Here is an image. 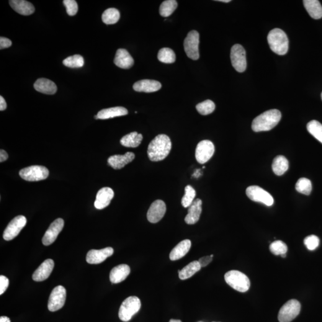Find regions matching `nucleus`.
I'll use <instances>...</instances> for the list:
<instances>
[{
	"label": "nucleus",
	"mask_w": 322,
	"mask_h": 322,
	"mask_svg": "<svg viewBox=\"0 0 322 322\" xmlns=\"http://www.w3.org/2000/svg\"><path fill=\"white\" fill-rule=\"evenodd\" d=\"M171 141L168 136L159 135L149 143L148 154L149 159L153 162L164 160L171 150Z\"/></svg>",
	"instance_id": "obj_1"
},
{
	"label": "nucleus",
	"mask_w": 322,
	"mask_h": 322,
	"mask_svg": "<svg viewBox=\"0 0 322 322\" xmlns=\"http://www.w3.org/2000/svg\"><path fill=\"white\" fill-rule=\"evenodd\" d=\"M281 113L277 109L267 110L252 121V129L255 132L271 130L281 120Z\"/></svg>",
	"instance_id": "obj_2"
},
{
	"label": "nucleus",
	"mask_w": 322,
	"mask_h": 322,
	"mask_svg": "<svg viewBox=\"0 0 322 322\" xmlns=\"http://www.w3.org/2000/svg\"><path fill=\"white\" fill-rule=\"evenodd\" d=\"M270 48L278 55H285L289 48V40L287 34L279 28L270 31L267 37Z\"/></svg>",
	"instance_id": "obj_3"
},
{
	"label": "nucleus",
	"mask_w": 322,
	"mask_h": 322,
	"mask_svg": "<svg viewBox=\"0 0 322 322\" xmlns=\"http://www.w3.org/2000/svg\"><path fill=\"white\" fill-rule=\"evenodd\" d=\"M225 281L238 292H245L250 288V280L246 275L238 270H230L225 275Z\"/></svg>",
	"instance_id": "obj_4"
},
{
	"label": "nucleus",
	"mask_w": 322,
	"mask_h": 322,
	"mask_svg": "<svg viewBox=\"0 0 322 322\" xmlns=\"http://www.w3.org/2000/svg\"><path fill=\"white\" fill-rule=\"evenodd\" d=\"M141 308L140 299L136 296H131L126 298L121 305L118 316L121 321L127 322L138 312Z\"/></svg>",
	"instance_id": "obj_5"
},
{
	"label": "nucleus",
	"mask_w": 322,
	"mask_h": 322,
	"mask_svg": "<svg viewBox=\"0 0 322 322\" xmlns=\"http://www.w3.org/2000/svg\"><path fill=\"white\" fill-rule=\"evenodd\" d=\"M19 175L26 181L38 182L47 179L49 171L45 167L32 166L20 170Z\"/></svg>",
	"instance_id": "obj_6"
},
{
	"label": "nucleus",
	"mask_w": 322,
	"mask_h": 322,
	"mask_svg": "<svg viewBox=\"0 0 322 322\" xmlns=\"http://www.w3.org/2000/svg\"><path fill=\"white\" fill-rule=\"evenodd\" d=\"M301 311V304L297 300H291L280 309L278 314L279 322H290L297 318Z\"/></svg>",
	"instance_id": "obj_7"
},
{
	"label": "nucleus",
	"mask_w": 322,
	"mask_h": 322,
	"mask_svg": "<svg viewBox=\"0 0 322 322\" xmlns=\"http://www.w3.org/2000/svg\"><path fill=\"white\" fill-rule=\"evenodd\" d=\"M199 33L194 30L188 33L184 41V51L188 58L194 61L199 58Z\"/></svg>",
	"instance_id": "obj_8"
},
{
	"label": "nucleus",
	"mask_w": 322,
	"mask_h": 322,
	"mask_svg": "<svg viewBox=\"0 0 322 322\" xmlns=\"http://www.w3.org/2000/svg\"><path fill=\"white\" fill-rule=\"evenodd\" d=\"M246 194L252 201L262 203L269 207L274 204V199L272 196L257 185H251L247 188Z\"/></svg>",
	"instance_id": "obj_9"
},
{
	"label": "nucleus",
	"mask_w": 322,
	"mask_h": 322,
	"mask_svg": "<svg viewBox=\"0 0 322 322\" xmlns=\"http://www.w3.org/2000/svg\"><path fill=\"white\" fill-rule=\"evenodd\" d=\"M231 64L236 71L244 73L246 70L247 62L246 51L240 45H234L231 49Z\"/></svg>",
	"instance_id": "obj_10"
},
{
	"label": "nucleus",
	"mask_w": 322,
	"mask_h": 322,
	"mask_svg": "<svg viewBox=\"0 0 322 322\" xmlns=\"http://www.w3.org/2000/svg\"><path fill=\"white\" fill-rule=\"evenodd\" d=\"M66 291L63 286L59 285L51 292L49 297L48 308L50 311H56L63 307L65 303Z\"/></svg>",
	"instance_id": "obj_11"
},
{
	"label": "nucleus",
	"mask_w": 322,
	"mask_h": 322,
	"mask_svg": "<svg viewBox=\"0 0 322 322\" xmlns=\"http://www.w3.org/2000/svg\"><path fill=\"white\" fill-rule=\"evenodd\" d=\"M27 218L24 215H19L13 219L4 231V240L9 241L16 238L23 228L27 225Z\"/></svg>",
	"instance_id": "obj_12"
},
{
	"label": "nucleus",
	"mask_w": 322,
	"mask_h": 322,
	"mask_svg": "<svg viewBox=\"0 0 322 322\" xmlns=\"http://www.w3.org/2000/svg\"><path fill=\"white\" fill-rule=\"evenodd\" d=\"M215 152V145L211 141L202 140L198 144L196 148V159L199 164H205L212 158Z\"/></svg>",
	"instance_id": "obj_13"
},
{
	"label": "nucleus",
	"mask_w": 322,
	"mask_h": 322,
	"mask_svg": "<svg viewBox=\"0 0 322 322\" xmlns=\"http://www.w3.org/2000/svg\"><path fill=\"white\" fill-rule=\"evenodd\" d=\"M64 220L62 218H58L54 221L49 227L44 235L42 242L46 246L50 245L56 241L59 234L61 232L64 227Z\"/></svg>",
	"instance_id": "obj_14"
},
{
	"label": "nucleus",
	"mask_w": 322,
	"mask_h": 322,
	"mask_svg": "<svg viewBox=\"0 0 322 322\" xmlns=\"http://www.w3.org/2000/svg\"><path fill=\"white\" fill-rule=\"evenodd\" d=\"M166 210V205L163 200H156L152 203L149 208L147 218L150 223H158L164 217Z\"/></svg>",
	"instance_id": "obj_15"
},
{
	"label": "nucleus",
	"mask_w": 322,
	"mask_h": 322,
	"mask_svg": "<svg viewBox=\"0 0 322 322\" xmlns=\"http://www.w3.org/2000/svg\"><path fill=\"white\" fill-rule=\"evenodd\" d=\"M113 249L111 247H107L102 249H92L87 253V262L89 264H98L102 263L106 260L112 256Z\"/></svg>",
	"instance_id": "obj_16"
},
{
	"label": "nucleus",
	"mask_w": 322,
	"mask_h": 322,
	"mask_svg": "<svg viewBox=\"0 0 322 322\" xmlns=\"http://www.w3.org/2000/svg\"><path fill=\"white\" fill-rule=\"evenodd\" d=\"M55 262L51 259L45 260L32 275V279L36 282H42L50 276L52 272Z\"/></svg>",
	"instance_id": "obj_17"
},
{
	"label": "nucleus",
	"mask_w": 322,
	"mask_h": 322,
	"mask_svg": "<svg viewBox=\"0 0 322 322\" xmlns=\"http://www.w3.org/2000/svg\"><path fill=\"white\" fill-rule=\"evenodd\" d=\"M114 197V192L110 187H104L97 192L94 207L98 210L104 209L110 204Z\"/></svg>",
	"instance_id": "obj_18"
},
{
	"label": "nucleus",
	"mask_w": 322,
	"mask_h": 322,
	"mask_svg": "<svg viewBox=\"0 0 322 322\" xmlns=\"http://www.w3.org/2000/svg\"><path fill=\"white\" fill-rule=\"evenodd\" d=\"M135 158V154L133 153H127L123 155L115 154L110 156L107 159L108 164L113 169H120L126 165L130 163Z\"/></svg>",
	"instance_id": "obj_19"
},
{
	"label": "nucleus",
	"mask_w": 322,
	"mask_h": 322,
	"mask_svg": "<svg viewBox=\"0 0 322 322\" xmlns=\"http://www.w3.org/2000/svg\"><path fill=\"white\" fill-rule=\"evenodd\" d=\"M202 200L197 199L188 208V214L184 218L187 225H194L199 220L202 213Z\"/></svg>",
	"instance_id": "obj_20"
},
{
	"label": "nucleus",
	"mask_w": 322,
	"mask_h": 322,
	"mask_svg": "<svg viewBox=\"0 0 322 322\" xmlns=\"http://www.w3.org/2000/svg\"><path fill=\"white\" fill-rule=\"evenodd\" d=\"M113 61L116 66L124 69L131 68L135 63L132 56L127 50L123 48L118 49L117 51Z\"/></svg>",
	"instance_id": "obj_21"
},
{
	"label": "nucleus",
	"mask_w": 322,
	"mask_h": 322,
	"mask_svg": "<svg viewBox=\"0 0 322 322\" xmlns=\"http://www.w3.org/2000/svg\"><path fill=\"white\" fill-rule=\"evenodd\" d=\"M162 87L159 81L151 79H143L133 85V89L138 92H153L158 91Z\"/></svg>",
	"instance_id": "obj_22"
},
{
	"label": "nucleus",
	"mask_w": 322,
	"mask_h": 322,
	"mask_svg": "<svg viewBox=\"0 0 322 322\" xmlns=\"http://www.w3.org/2000/svg\"><path fill=\"white\" fill-rule=\"evenodd\" d=\"M9 3L15 12L24 16H29L35 12L33 5L25 0H10Z\"/></svg>",
	"instance_id": "obj_23"
},
{
	"label": "nucleus",
	"mask_w": 322,
	"mask_h": 322,
	"mask_svg": "<svg viewBox=\"0 0 322 322\" xmlns=\"http://www.w3.org/2000/svg\"><path fill=\"white\" fill-rule=\"evenodd\" d=\"M130 268L127 264H121L113 268L110 273V280L112 283H119L126 279L130 274Z\"/></svg>",
	"instance_id": "obj_24"
},
{
	"label": "nucleus",
	"mask_w": 322,
	"mask_h": 322,
	"mask_svg": "<svg viewBox=\"0 0 322 322\" xmlns=\"http://www.w3.org/2000/svg\"><path fill=\"white\" fill-rule=\"evenodd\" d=\"M190 247H191V241L189 239H185V240L180 242L170 252V260L171 261H176V260L182 259L188 253Z\"/></svg>",
	"instance_id": "obj_25"
},
{
	"label": "nucleus",
	"mask_w": 322,
	"mask_h": 322,
	"mask_svg": "<svg viewBox=\"0 0 322 322\" xmlns=\"http://www.w3.org/2000/svg\"><path fill=\"white\" fill-rule=\"evenodd\" d=\"M37 92L46 94H54L57 92V86L55 82L46 78H39L33 85Z\"/></svg>",
	"instance_id": "obj_26"
},
{
	"label": "nucleus",
	"mask_w": 322,
	"mask_h": 322,
	"mask_svg": "<svg viewBox=\"0 0 322 322\" xmlns=\"http://www.w3.org/2000/svg\"><path fill=\"white\" fill-rule=\"evenodd\" d=\"M128 110L125 107H118L108 108L100 110L97 113V117L100 120H107L109 118L121 117V116L127 115Z\"/></svg>",
	"instance_id": "obj_27"
},
{
	"label": "nucleus",
	"mask_w": 322,
	"mask_h": 322,
	"mask_svg": "<svg viewBox=\"0 0 322 322\" xmlns=\"http://www.w3.org/2000/svg\"><path fill=\"white\" fill-rule=\"evenodd\" d=\"M304 6L310 16L314 19L322 17V6L318 0H305Z\"/></svg>",
	"instance_id": "obj_28"
},
{
	"label": "nucleus",
	"mask_w": 322,
	"mask_h": 322,
	"mask_svg": "<svg viewBox=\"0 0 322 322\" xmlns=\"http://www.w3.org/2000/svg\"><path fill=\"white\" fill-rule=\"evenodd\" d=\"M143 140V136L138 132H132L121 138V144L127 148H137Z\"/></svg>",
	"instance_id": "obj_29"
},
{
	"label": "nucleus",
	"mask_w": 322,
	"mask_h": 322,
	"mask_svg": "<svg viewBox=\"0 0 322 322\" xmlns=\"http://www.w3.org/2000/svg\"><path fill=\"white\" fill-rule=\"evenodd\" d=\"M289 169V162L284 156L276 157L272 164V169L277 176H282Z\"/></svg>",
	"instance_id": "obj_30"
},
{
	"label": "nucleus",
	"mask_w": 322,
	"mask_h": 322,
	"mask_svg": "<svg viewBox=\"0 0 322 322\" xmlns=\"http://www.w3.org/2000/svg\"><path fill=\"white\" fill-rule=\"evenodd\" d=\"M201 266L199 261H194L185 266L184 269L179 270V276L181 280H185L191 277L196 273L199 272Z\"/></svg>",
	"instance_id": "obj_31"
},
{
	"label": "nucleus",
	"mask_w": 322,
	"mask_h": 322,
	"mask_svg": "<svg viewBox=\"0 0 322 322\" xmlns=\"http://www.w3.org/2000/svg\"><path fill=\"white\" fill-rule=\"evenodd\" d=\"M103 22L107 25L115 24L118 22L120 18V12L115 8L106 10L102 15Z\"/></svg>",
	"instance_id": "obj_32"
},
{
	"label": "nucleus",
	"mask_w": 322,
	"mask_h": 322,
	"mask_svg": "<svg viewBox=\"0 0 322 322\" xmlns=\"http://www.w3.org/2000/svg\"><path fill=\"white\" fill-rule=\"evenodd\" d=\"M158 59L162 63H173L176 61V54L171 48H162L159 51Z\"/></svg>",
	"instance_id": "obj_33"
},
{
	"label": "nucleus",
	"mask_w": 322,
	"mask_h": 322,
	"mask_svg": "<svg viewBox=\"0 0 322 322\" xmlns=\"http://www.w3.org/2000/svg\"><path fill=\"white\" fill-rule=\"evenodd\" d=\"M308 133L322 143V125L318 121L313 120L307 125Z\"/></svg>",
	"instance_id": "obj_34"
},
{
	"label": "nucleus",
	"mask_w": 322,
	"mask_h": 322,
	"mask_svg": "<svg viewBox=\"0 0 322 322\" xmlns=\"http://www.w3.org/2000/svg\"><path fill=\"white\" fill-rule=\"evenodd\" d=\"M177 7V2L176 0H167L161 4L159 7V14L162 17H169Z\"/></svg>",
	"instance_id": "obj_35"
},
{
	"label": "nucleus",
	"mask_w": 322,
	"mask_h": 322,
	"mask_svg": "<svg viewBox=\"0 0 322 322\" xmlns=\"http://www.w3.org/2000/svg\"><path fill=\"white\" fill-rule=\"evenodd\" d=\"M295 189L299 193L309 195L312 190V184L310 180L306 178H301L295 184Z\"/></svg>",
	"instance_id": "obj_36"
},
{
	"label": "nucleus",
	"mask_w": 322,
	"mask_h": 322,
	"mask_svg": "<svg viewBox=\"0 0 322 322\" xmlns=\"http://www.w3.org/2000/svg\"><path fill=\"white\" fill-rule=\"evenodd\" d=\"M64 66L71 68H82L84 64L83 57L79 55L69 56L63 61Z\"/></svg>",
	"instance_id": "obj_37"
},
{
	"label": "nucleus",
	"mask_w": 322,
	"mask_h": 322,
	"mask_svg": "<svg viewBox=\"0 0 322 322\" xmlns=\"http://www.w3.org/2000/svg\"><path fill=\"white\" fill-rule=\"evenodd\" d=\"M196 108L200 114L207 115L215 111V105L212 100H207L198 104Z\"/></svg>",
	"instance_id": "obj_38"
},
{
	"label": "nucleus",
	"mask_w": 322,
	"mask_h": 322,
	"mask_svg": "<svg viewBox=\"0 0 322 322\" xmlns=\"http://www.w3.org/2000/svg\"><path fill=\"white\" fill-rule=\"evenodd\" d=\"M196 191L191 185H188L185 187V194L182 199V204L184 208H189L194 201Z\"/></svg>",
	"instance_id": "obj_39"
},
{
	"label": "nucleus",
	"mask_w": 322,
	"mask_h": 322,
	"mask_svg": "<svg viewBox=\"0 0 322 322\" xmlns=\"http://www.w3.org/2000/svg\"><path fill=\"white\" fill-rule=\"evenodd\" d=\"M270 250L275 256H282L287 254L288 247L284 242L281 241H276L270 244Z\"/></svg>",
	"instance_id": "obj_40"
},
{
	"label": "nucleus",
	"mask_w": 322,
	"mask_h": 322,
	"mask_svg": "<svg viewBox=\"0 0 322 322\" xmlns=\"http://www.w3.org/2000/svg\"><path fill=\"white\" fill-rule=\"evenodd\" d=\"M63 4L66 7L67 14L69 16H73L78 12V4L75 0H64Z\"/></svg>",
	"instance_id": "obj_41"
},
{
	"label": "nucleus",
	"mask_w": 322,
	"mask_h": 322,
	"mask_svg": "<svg viewBox=\"0 0 322 322\" xmlns=\"http://www.w3.org/2000/svg\"><path fill=\"white\" fill-rule=\"evenodd\" d=\"M319 243H320V240L318 237L315 235L308 236L306 237L305 239V245L310 251H313L318 248Z\"/></svg>",
	"instance_id": "obj_42"
},
{
	"label": "nucleus",
	"mask_w": 322,
	"mask_h": 322,
	"mask_svg": "<svg viewBox=\"0 0 322 322\" xmlns=\"http://www.w3.org/2000/svg\"><path fill=\"white\" fill-rule=\"evenodd\" d=\"M9 285V280L8 278L4 276H0V295L5 292Z\"/></svg>",
	"instance_id": "obj_43"
},
{
	"label": "nucleus",
	"mask_w": 322,
	"mask_h": 322,
	"mask_svg": "<svg viewBox=\"0 0 322 322\" xmlns=\"http://www.w3.org/2000/svg\"><path fill=\"white\" fill-rule=\"evenodd\" d=\"M12 45V41L9 38L1 37H0V49L9 48Z\"/></svg>",
	"instance_id": "obj_44"
},
{
	"label": "nucleus",
	"mask_w": 322,
	"mask_h": 322,
	"mask_svg": "<svg viewBox=\"0 0 322 322\" xmlns=\"http://www.w3.org/2000/svg\"><path fill=\"white\" fill-rule=\"evenodd\" d=\"M214 255H211L210 256H206L200 258L199 260V262L201 267H205L212 261Z\"/></svg>",
	"instance_id": "obj_45"
},
{
	"label": "nucleus",
	"mask_w": 322,
	"mask_h": 322,
	"mask_svg": "<svg viewBox=\"0 0 322 322\" xmlns=\"http://www.w3.org/2000/svg\"><path fill=\"white\" fill-rule=\"evenodd\" d=\"M8 159V154L4 150L0 151V162H2Z\"/></svg>",
	"instance_id": "obj_46"
},
{
	"label": "nucleus",
	"mask_w": 322,
	"mask_h": 322,
	"mask_svg": "<svg viewBox=\"0 0 322 322\" xmlns=\"http://www.w3.org/2000/svg\"><path fill=\"white\" fill-rule=\"evenodd\" d=\"M6 108L7 103L6 100H5L4 98L1 96H0V110L2 111V110H6Z\"/></svg>",
	"instance_id": "obj_47"
},
{
	"label": "nucleus",
	"mask_w": 322,
	"mask_h": 322,
	"mask_svg": "<svg viewBox=\"0 0 322 322\" xmlns=\"http://www.w3.org/2000/svg\"><path fill=\"white\" fill-rule=\"evenodd\" d=\"M0 322H11L10 319L7 316H1L0 318Z\"/></svg>",
	"instance_id": "obj_48"
},
{
	"label": "nucleus",
	"mask_w": 322,
	"mask_h": 322,
	"mask_svg": "<svg viewBox=\"0 0 322 322\" xmlns=\"http://www.w3.org/2000/svg\"><path fill=\"white\" fill-rule=\"evenodd\" d=\"M169 322H182L180 320H176V319H171V320H170Z\"/></svg>",
	"instance_id": "obj_49"
},
{
	"label": "nucleus",
	"mask_w": 322,
	"mask_h": 322,
	"mask_svg": "<svg viewBox=\"0 0 322 322\" xmlns=\"http://www.w3.org/2000/svg\"><path fill=\"white\" fill-rule=\"evenodd\" d=\"M218 1L223 2H230V0H218Z\"/></svg>",
	"instance_id": "obj_50"
},
{
	"label": "nucleus",
	"mask_w": 322,
	"mask_h": 322,
	"mask_svg": "<svg viewBox=\"0 0 322 322\" xmlns=\"http://www.w3.org/2000/svg\"><path fill=\"white\" fill-rule=\"evenodd\" d=\"M282 256L283 258H285L286 257H287V255H286V254H283V255H282V256Z\"/></svg>",
	"instance_id": "obj_51"
},
{
	"label": "nucleus",
	"mask_w": 322,
	"mask_h": 322,
	"mask_svg": "<svg viewBox=\"0 0 322 322\" xmlns=\"http://www.w3.org/2000/svg\"><path fill=\"white\" fill-rule=\"evenodd\" d=\"M321 97H322V94H321Z\"/></svg>",
	"instance_id": "obj_52"
}]
</instances>
